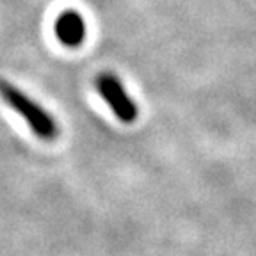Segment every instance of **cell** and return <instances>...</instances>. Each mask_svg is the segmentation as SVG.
<instances>
[{
	"mask_svg": "<svg viewBox=\"0 0 256 256\" xmlns=\"http://www.w3.org/2000/svg\"><path fill=\"white\" fill-rule=\"evenodd\" d=\"M0 96L12 110L24 118L32 134L41 140H54L59 137V124L50 116V112L4 78H0Z\"/></svg>",
	"mask_w": 256,
	"mask_h": 256,
	"instance_id": "obj_1",
	"label": "cell"
},
{
	"mask_svg": "<svg viewBox=\"0 0 256 256\" xmlns=\"http://www.w3.org/2000/svg\"><path fill=\"white\" fill-rule=\"evenodd\" d=\"M94 88L121 123H134L137 120L139 116L137 105L126 92L120 76L110 72L100 73L94 78Z\"/></svg>",
	"mask_w": 256,
	"mask_h": 256,
	"instance_id": "obj_2",
	"label": "cell"
},
{
	"mask_svg": "<svg viewBox=\"0 0 256 256\" xmlns=\"http://www.w3.org/2000/svg\"><path fill=\"white\" fill-rule=\"evenodd\" d=\"M57 40L60 44L68 48H76L84 43L86 40V22L78 11L75 9H66L57 16L56 24H54Z\"/></svg>",
	"mask_w": 256,
	"mask_h": 256,
	"instance_id": "obj_3",
	"label": "cell"
}]
</instances>
